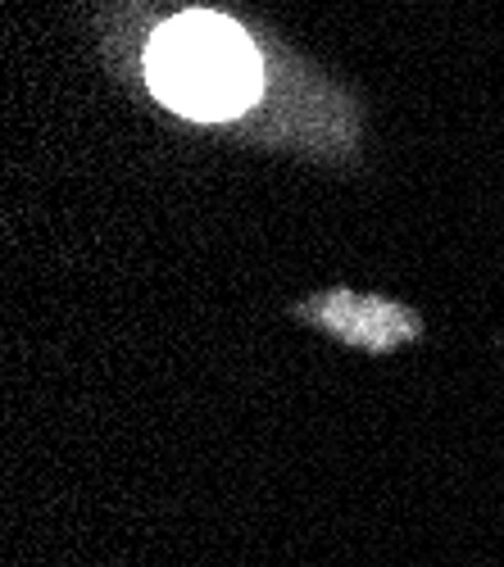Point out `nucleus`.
I'll return each instance as SVG.
<instances>
[{"mask_svg": "<svg viewBox=\"0 0 504 567\" xmlns=\"http://www.w3.org/2000/svg\"><path fill=\"white\" fill-rule=\"evenodd\" d=\"M146 82L168 110L200 123H223L255 105L264 69L250 37L233 19L192 10L151 37Z\"/></svg>", "mask_w": 504, "mask_h": 567, "instance_id": "obj_1", "label": "nucleus"}]
</instances>
